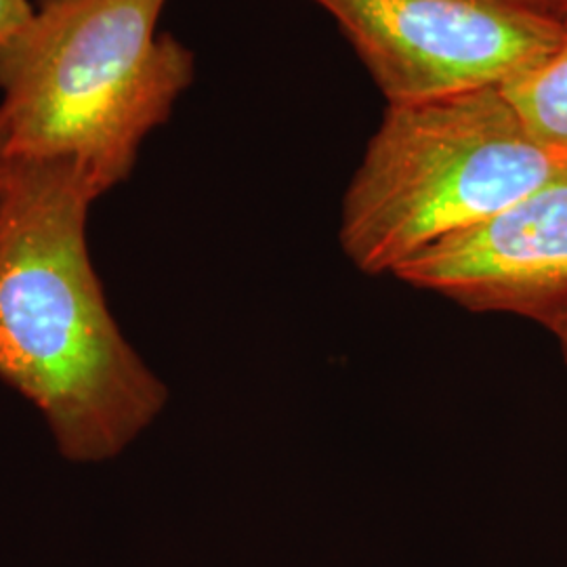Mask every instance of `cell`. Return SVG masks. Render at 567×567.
Listing matches in <instances>:
<instances>
[{
	"instance_id": "obj_10",
	"label": "cell",
	"mask_w": 567,
	"mask_h": 567,
	"mask_svg": "<svg viewBox=\"0 0 567 567\" xmlns=\"http://www.w3.org/2000/svg\"><path fill=\"white\" fill-rule=\"evenodd\" d=\"M4 177H7V161L0 152V196H2V185H4Z\"/></svg>"
},
{
	"instance_id": "obj_7",
	"label": "cell",
	"mask_w": 567,
	"mask_h": 567,
	"mask_svg": "<svg viewBox=\"0 0 567 567\" xmlns=\"http://www.w3.org/2000/svg\"><path fill=\"white\" fill-rule=\"evenodd\" d=\"M34 13L30 0H0V53L20 39Z\"/></svg>"
},
{
	"instance_id": "obj_9",
	"label": "cell",
	"mask_w": 567,
	"mask_h": 567,
	"mask_svg": "<svg viewBox=\"0 0 567 567\" xmlns=\"http://www.w3.org/2000/svg\"><path fill=\"white\" fill-rule=\"evenodd\" d=\"M547 328L555 334V339H557V343H559V349H561V355H564V362H566L567 368V309L561 316H557Z\"/></svg>"
},
{
	"instance_id": "obj_6",
	"label": "cell",
	"mask_w": 567,
	"mask_h": 567,
	"mask_svg": "<svg viewBox=\"0 0 567 567\" xmlns=\"http://www.w3.org/2000/svg\"><path fill=\"white\" fill-rule=\"evenodd\" d=\"M503 91L538 142L567 152V32L550 55L507 82Z\"/></svg>"
},
{
	"instance_id": "obj_8",
	"label": "cell",
	"mask_w": 567,
	"mask_h": 567,
	"mask_svg": "<svg viewBox=\"0 0 567 567\" xmlns=\"http://www.w3.org/2000/svg\"><path fill=\"white\" fill-rule=\"evenodd\" d=\"M522 2H526V4H529V7H534V9L543 11V13L555 16V18H559V20L564 21V13H566L567 9V0H522Z\"/></svg>"
},
{
	"instance_id": "obj_12",
	"label": "cell",
	"mask_w": 567,
	"mask_h": 567,
	"mask_svg": "<svg viewBox=\"0 0 567 567\" xmlns=\"http://www.w3.org/2000/svg\"><path fill=\"white\" fill-rule=\"evenodd\" d=\"M564 23H566V28H567V21H564Z\"/></svg>"
},
{
	"instance_id": "obj_2",
	"label": "cell",
	"mask_w": 567,
	"mask_h": 567,
	"mask_svg": "<svg viewBox=\"0 0 567 567\" xmlns=\"http://www.w3.org/2000/svg\"><path fill=\"white\" fill-rule=\"evenodd\" d=\"M166 0H42L0 53L4 161L74 164L103 196L194 81V53L158 32Z\"/></svg>"
},
{
	"instance_id": "obj_5",
	"label": "cell",
	"mask_w": 567,
	"mask_h": 567,
	"mask_svg": "<svg viewBox=\"0 0 567 567\" xmlns=\"http://www.w3.org/2000/svg\"><path fill=\"white\" fill-rule=\"evenodd\" d=\"M393 276L468 311L550 324L567 309V166L486 224L429 246Z\"/></svg>"
},
{
	"instance_id": "obj_3",
	"label": "cell",
	"mask_w": 567,
	"mask_h": 567,
	"mask_svg": "<svg viewBox=\"0 0 567 567\" xmlns=\"http://www.w3.org/2000/svg\"><path fill=\"white\" fill-rule=\"evenodd\" d=\"M567 166L538 142L503 86L386 103L344 192L339 243L360 271L405 261L503 213Z\"/></svg>"
},
{
	"instance_id": "obj_4",
	"label": "cell",
	"mask_w": 567,
	"mask_h": 567,
	"mask_svg": "<svg viewBox=\"0 0 567 567\" xmlns=\"http://www.w3.org/2000/svg\"><path fill=\"white\" fill-rule=\"evenodd\" d=\"M332 16L386 103L505 86L550 55L566 23L522 0H311Z\"/></svg>"
},
{
	"instance_id": "obj_1",
	"label": "cell",
	"mask_w": 567,
	"mask_h": 567,
	"mask_svg": "<svg viewBox=\"0 0 567 567\" xmlns=\"http://www.w3.org/2000/svg\"><path fill=\"white\" fill-rule=\"evenodd\" d=\"M100 198L70 163L7 161L0 196V381L34 405L63 458L121 456L168 402L126 341L91 264Z\"/></svg>"
},
{
	"instance_id": "obj_11",
	"label": "cell",
	"mask_w": 567,
	"mask_h": 567,
	"mask_svg": "<svg viewBox=\"0 0 567 567\" xmlns=\"http://www.w3.org/2000/svg\"><path fill=\"white\" fill-rule=\"evenodd\" d=\"M564 21H567V9H566V13H564Z\"/></svg>"
}]
</instances>
